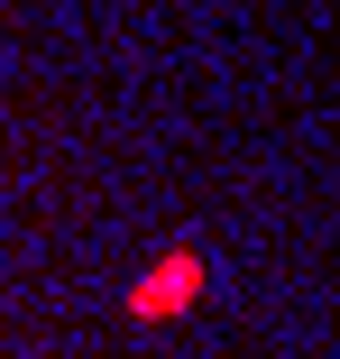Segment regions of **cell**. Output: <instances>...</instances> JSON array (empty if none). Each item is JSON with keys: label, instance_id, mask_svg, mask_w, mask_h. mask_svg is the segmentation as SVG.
<instances>
[{"label": "cell", "instance_id": "1", "mask_svg": "<svg viewBox=\"0 0 340 359\" xmlns=\"http://www.w3.org/2000/svg\"><path fill=\"white\" fill-rule=\"evenodd\" d=\"M202 285H212V258H202V249H166L148 276H129V323H175V313H193Z\"/></svg>", "mask_w": 340, "mask_h": 359}]
</instances>
